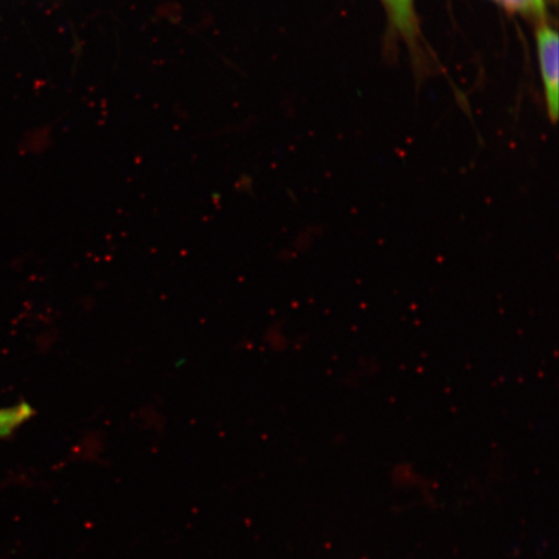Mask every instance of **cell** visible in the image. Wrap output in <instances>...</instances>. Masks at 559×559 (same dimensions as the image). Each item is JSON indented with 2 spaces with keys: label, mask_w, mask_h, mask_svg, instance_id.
<instances>
[{
  "label": "cell",
  "mask_w": 559,
  "mask_h": 559,
  "mask_svg": "<svg viewBox=\"0 0 559 559\" xmlns=\"http://www.w3.org/2000/svg\"><path fill=\"white\" fill-rule=\"evenodd\" d=\"M536 41L548 114L556 121L559 107L558 34L554 27L544 24L537 29Z\"/></svg>",
  "instance_id": "obj_1"
},
{
  "label": "cell",
  "mask_w": 559,
  "mask_h": 559,
  "mask_svg": "<svg viewBox=\"0 0 559 559\" xmlns=\"http://www.w3.org/2000/svg\"><path fill=\"white\" fill-rule=\"evenodd\" d=\"M34 415L35 411L29 403H19L13 407L0 408V439L11 437Z\"/></svg>",
  "instance_id": "obj_2"
},
{
  "label": "cell",
  "mask_w": 559,
  "mask_h": 559,
  "mask_svg": "<svg viewBox=\"0 0 559 559\" xmlns=\"http://www.w3.org/2000/svg\"><path fill=\"white\" fill-rule=\"evenodd\" d=\"M493 2L524 16L543 17L545 15L544 0H493Z\"/></svg>",
  "instance_id": "obj_3"
},
{
  "label": "cell",
  "mask_w": 559,
  "mask_h": 559,
  "mask_svg": "<svg viewBox=\"0 0 559 559\" xmlns=\"http://www.w3.org/2000/svg\"><path fill=\"white\" fill-rule=\"evenodd\" d=\"M384 4L389 7L395 23L403 27V29H409L414 24V11H412V4L405 2V0H383Z\"/></svg>",
  "instance_id": "obj_4"
},
{
  "label": "cell",
  "mask_w": 559,
  "mask_h": 559,
  "mask_svg": "<svg viewBox=\"0 0 559 559\" xmlns=\"http://www.w3.org/2000/svg\"><path fill=\"white\" fill-rule=\"evenodd\" d=\"M405 2H408V3H411V4H412V0H405Z\"/></svg>",
  "instance_id": "obj_5"
}]
</instances>
